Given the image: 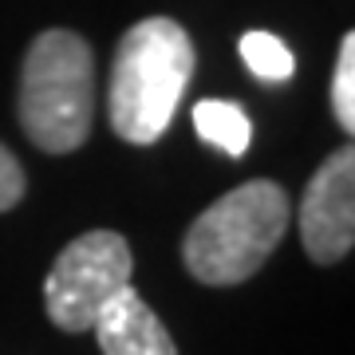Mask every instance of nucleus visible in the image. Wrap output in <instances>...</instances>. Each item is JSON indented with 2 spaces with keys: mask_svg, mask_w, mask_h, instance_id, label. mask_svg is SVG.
<instances>
[{
  "mask_svg": "<svg viewBox=\"0 0 355 355\" xmlns=\"http://www.w3.org/2000/svg\"><path fill=\"white\" fill-rule=\"evenodd\" d=\"M288 217V193L277 182L268 178L245 182L225 198H217L190 225L182 241V261L190 268V277L202 284H214V288L245 284L277 253Z\"/></svg>",
  "mask_w": 355,
  "mask_h": 355,
  "instance_id": "f03ea898",
  "label": "nucleus"
},
{
  "mask_svg": "<svg viewBox=\"0 0 355 355\" xmlns=\"http://www.w3.org/2000/svg\"><path fill=\"white\" fill-rule=\"evenodd\" d=\"M300 241L316 265H336L355 245V150L328 154L300 198Z\"/></svg>",
  "mask_w": 355,
  "mask_h": 355,
  "instance_id": "39448f33",
  "label": "nucleus"
},
{
  "mask_svg": "<svg viewBox=\"0 0 355 355\" xmlns=\"http://www.w3.org/2000/svg\"><path fill=\"white\" fill-rule=\"evenodd\" d=\"M241 60L249 64L261 83H288L296 71L292 51L284 48V40H277L272 32H245L241 36Z\"/></svg>",
  "mask_w": 355,
  "mask_h": 355,
  "instance_id": "6e6552de",
  "label": "nucleus"
},
{
  "mask_svg": "<svg viewBox=\"0 0 355 355\" xmlns=\"http://www.w3.org/2000/svg\"><path fill=\"white\" fill-rule=\"evenodd\" d=\"M95 119V55L87 40L51 28L32 40L20 71V127L44 154H71Z\"/></svg>",
  "mask_w": 355,
  "mask_h": 355,
  "instance_id": "7ed1b4c3",
  "label": "nucleus"
},
{
  "mask_svg": "<svg viewBox=\"0 0 355 355\" xmlns=\"http://www.w3.org/2000/svg\"><path fill=\"white\" fill-rule=\"evenodd\" d=\"M193 130L202 135V142L217 146L229 158H241L253 142V123L249 114L229 99H202L193 103Z\"/></svg>",
  "mask_w": 355,
  "mask_h": 355,
  "instance_id": "0eeeda50",
  "label": "nucleus"
},
{
  "mask_svg": "<svg viewBox=\"0 0 355 355\" xmlns=\"http://www.w3.org/2000/svg\"><path fill=\"white\" fill-rule=\"evenodd\" d=\"M91 331H95L103 355H178L158 312L130 284L114 292L111 304L91 324Z\"/></svg>",
  "mask_w": 355,
  "mask_h": 355,
  "instance_id": "423d86ee",
  "label": "nucleus"
},
{
  "mask_svg": "<svg viewBox=\"0 0 355 355\" xmlns=\"http://www.w3.org/2000/svg\"><path fill=\"white\" fill-rule=\"evenodd\" d=\"M331 114L343 130H355V36L347 32L336 55V76H331Z\"/></svg>",
  "mask_w": 355,
  "mask_h": 355,
  "instance_id": "1a4fd4ad",
  "label": "nucleus"
},
{
  "mask_svg": "<svg viewBox=\"0 0 355 355\" xmlns=\"http://www.w3.org/2000/svg\"><path fill=\"white\" fill-rule=\"evenodd\" d=\"M20 198H24V170H20V162L12 158L8 146H0V214L12 209Z\"/></svg>",
  "mask_w": 355,
  "mask_h": 355,
  "instance_id": "9d476101",
  "label": "nucleus"
},
{
  "mask_svg": "<svg viewBox=\"0 0 355 355\" xmlns=\"http://www.w3.org/2000/svg\"><path fill=\"white\" fill-rule=\"evenodd\" d=\"M193 76V44L170 16L139 20L119 40L107 91V114L119 139L150 146L174 123Z\"/></svg>",
  "mask_w": 355,
  "mask_h": 355,
  "instance_id": "f257e3e1",
  "label": "nucleus"
},
{
  "mask_svg": "<svg viewBox=\"0 0 355 355\" xmlns=\"http://www.w3.org/2000/svg\"><path fill=\"white\" fill-rule=\"evenodd\" d=\"M135 257L127 237L111 229H91L55 257L44 280V308L60 331H91L111 296L130 284Z\"/></svg>",
  "mask_w": 355,
  "mask_h": 355,
  "instance_id": "20e7f679",
  "label": "nucleus"
}]
</instances>
